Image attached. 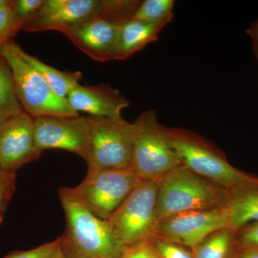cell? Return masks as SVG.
<instances>
[{
    "label": "cell",
    "mask_w": 258,
    "mask_h": 258,
    "mask_svg": "<svg viewBox=\"0 0 258 258\" xmlns=\"http://www.w3.org/2000/svg\"><path fill=\"white\" fill-rule=\"evenodd\" d=\"M58 195L66 215L60 237L64 258H120L125 246L108 222L93 215L74 187L60 188Z\"/></svg>",
    "instance_id": "1"
},
{
    "label": "cell",
    "mask_w": 258,
    "mask_h": 258,
    "mask_svg": "<svg viewBox=\"0 0 258 258\" xmlns=\"http://www.w3.org/2000/svg\"><path fill=\"white\" fill-rule=\"evenodd\" d=\"M230 197L228 190L179 164L159 180L158 221L185 212L225 208Z\"/></svg>",
    "instance_id": "2"
},
{
    "label": "cell",
    "mask_w": 258,
    "mask_h": 258,
    "mask_svg": "<svg viewBox=\"0 0 258 258\" xmlns=\"http://www.w3.org/2000/svg\"><path fill=\"white\" fill-rule=\"evenodd\" d=\"M171 144L181 165L195 174L232 191L258 183L249 175L231 165L213 144L191 131L168 128Z\"/></svg>",
    "instance_id": "3"
},
{
    "label": "cell",
    "mask_w": 258,
    "mask_h": 258,
    "mask_svg": "<svg viewBox=\"0 0 258 258\" xmlns=\"http://www.w3.org/2000/svg\"><path fill=\"white\" fill-rule=\"evenodd\" d=\"M138 5L137 0H45L40 11L22 30L61 32L97 18L122 23L133 18Z\"/></svg>",
    "instance_id": "4"
},
{
    "label": "cell",
    "mask_w": 258,
    "mask_h": 258,
    "mask_svg": "<svg viewBox=\"0 0 258 258\" xmlns=\"http://www.w3.org/2000/svg\"><path fill=\"white\" fill-rule=\"evenodd\" d=\"M133 127L132 168L142 180H160L179 165L168 128L158 120L157 112L147 110L136 118Z\"/></svg>",
    "instance_id": "5"
},
{
    "label": "cell",
    "mask_w": 258,
    "mask_h": 258,
    "mask_svg": "<svg viewBox=\"0 0 258 258\" xmlns=\"http://www.w3.org/2000/svg\"><path fill=\"white\" fill-rule=\"evenodd\" d=\"M14 40L0 43V54L8 62L14 79L15 91L23 111L32 118L78 116L67 98L52 92L41 75L18 53Z\"/></svg>",
    "instance_id": "6"
},
{
    "label": "cell",
    "mask_w": 258,
    "mask_h": 258,
    "mask_svg": "<svg viewBox=\"0 0 258 258\" xmlns=\"http://www.w3.org/2000/svg\"><path fill=\"white\" fill-rule=\"evenodd\" d=\"M159 180H140L124 202L106 221L125 246L152 238L158 225Z\"/></svg>",
    "instance_id": "7"
},
{
    "label": "cell",
    "mask_w": 258,
    "mask_h": 258,
    "mask_svg": "<svg viewBox=\"0 0 258 258\" xmlns=\"http://www.w3.org/2000/svg\"><path fill=\"white\" fill-rule=\"evenodd\" d=\"M91 136L88 171L132 166L133 127L122 118L86 116Z\"/></svg>",
    "instance_id": "8"
},
{
    "label": "cell",
    "mask_w": 258,
    "mask_h": 258,
    "mask_svg": "<svg viewBox=\"0 0 258 258\" xmlns=\"http://www.w3.org/2000/svg\"><path fill=\"white\" fill-rule=\"evenodd\" d=\"M142 180L132 169L88 171L75 192L93 215L108 220Z\"/></svg>",
    "instance_id": "9"
},
{
    "label": "cell",
    "mask_w": 258,
    "mask_h": 258,
    "mask_svg": "<svg viewBox=\"0 0 258 258\" xmlns=\"http://www.w3.org/2000/svg\"><path fill=\"white\" fill-rule=\"evenodd\" d=\"M229 227L225 208L178 214L158 222L153 237L184 246L192 250L207 237Z\"/></svg>",
    "instance_id": "10"
},
{
    "label": "cell",
    "mask_w": 258,
    "mask_h": 258,
    "mask_svg": "<svg viewBox=\"0 0 258 258\" xmlns=\"http://www.w3.org/2000/svg\"><path fill=\"white\" fill-rule=\"evenodd\" d=\"M37 149H61L74 153L88 163L91 136L85 116H42L33 118Z\"/></svg>",
    "instance_id": "11"
},
{
    "label": "cell",
    "mask_w": 258,
    "mask_h": 258,
    "mask_svg": "<svg viewBox=\"0 0 258 258\" xmlns=\"http://www.w3.org/2000/svg\"><path fill=\"white\" fill-rule=\"evenodd\" d=\"M34 133V120L22 111L0 123V166L15 172L40 158Z\"/></svg>",
    "instance_id": "12"
},
{
    "label": "cell",
    "mask_w": 258,
    "mask_h": 258,
    "mask_svg": "<svg viewBox=\"0 0 258 258\" xmlns=\"http://www.w3.org/2000/svg\"><path fill=\"white\" fill-rule=\"evenodd\" d=\"M120 24L105 18H97L64 30L73 44L98 62L115 60Z\"/></svg>",
    "instance_id": "13"
},
{
    "label": "cell",
    "mask_w": 258,
    "mask_h": 258,
    "mask_svg": "<svg viewBox=\"0 0 258 258\" xmlns=\"http://www.w3.org/2000/svg\"><path fill=\"white\" fill-rule=\"evenodd\" d=\"M75 111L88 113L89 116L122 118V111L130 101L120 91L109 85L75 86L67 97Z\"/></svg>",
    "instance_id": "14"
},
{
    "label": "cell",
    "mask_w": 258,
    "mask_h": 258,
    "mask_svg": "<svg viewBox=\"0 0 258 258\" xmlns=\"http://www.w3.org/2000/svg\"><path fill=\"white\" fill-rule=\"evenodd\" d=\"M170 23H148L132 18L120 24L115 60H127L149 44L157 41L163 29Z\"/></svg>",
    "instance_id": "15"
},
{
    "label": "cell",
    "mask_w": 258,
    "mask_h": 258,
    "mask_svg": "<svg viewBox=\"0 0 258 258\" xmlns=\"http://www.w3.org/2000/svg\"><path fill=\"white\" fill-rule=\"evenodd\" d=\"M225 208L229 227L232 230L237 231L248 224L258 222V183L230 191Z\"/></svg>",
    "instance_id": "16"
},
{
    "label": "cell",
    "mask_w": 258,
    "mask_h": 258,
    "mask_svg": "<svg viewBox=\"0 0 258 258\" xmlns=\"http://www.w3.org/2000/svg\"><path fill=\"white\" fill-rule=\"evenodd\" d=\"M17 49L20 55L41 75L52 92L60 98H67L70 91L79 85L82 79V74L80 71H59L49 64L44 63L37 57L29 55L20 45H18Z\"/></svg>",
    "instance_id": "17"
},
{
    "label": "cell",
    "mask_w": 258,
    "mask_h": 258,
    "mask_svg": "<svg viewBox=\"0 0 258 258\" xmlns=\"http://www.w3.org/2000/svg\"><path fill=\"white\" fill-rule=\"evenodd\" d=\"M235 244V231L223 229L212 234L193 249L194 257L230 258Z\"/></svg>",
    "instance_id": "18"
},
{
    "label": "cell",
    "mask_w": 258,
    "mask_h": 258,
    "mask_svg": "<svg viewBox=\"0 0 258 258\" xmlns=\"http://www.w3.org/2000/svg\"><path fill=\"white\" fill-rule=\"evenodd\" d=\"M22 111L11 69L0 54V123Z\"/></svg>",
    "instance_id": "19"
},
{
    "label": "cell",
    "mask_w": 258,
    "mask_h": 258,
    "mask_svg": "<svg viewBox=\"0 0 258 258\" xmlns=\"http://www.w3.org/2000/svg\"><path fill=\"white\" fill-rule=\"evenodd\" d=\"M174 7L173 0H144L141 2L133 18L148 23L171 22Z\"/></svg>",
    "instance_id": "20"
},
{
    "label": "cell",
    "mask_w": 258,
    "mask_h": 258,
    "mask_svg": "<svg viewBox=\"0 0 258 258\" xmlns=\"http://www.w3.org/2000/svg\"><path fill=\"white\" fill-rule=\"evenodd\" d=\"M4 258H64L60 237L32 249L15 251Z\"/></svg>",
    "instance_id": "21"
},
{
    "label": "cell",
    "mask_w": 258,
    "mask_h": 258,
    "mask_svg": "<svg viewBox=\"0 0 258 258\" xmlns=\"http://www.w3.org/2000/svg\"><path fill=\"white\" fill-rule=\"evenodd\" d=\"M120 258H161L153 237L127 244Z\"/></svg>",
    "instance_id": "22"
},
{
    "label": "cell",
    "mask_w": 258,
    "mask_h": 258,
    "mask_svg": "<svg viewBox=\"0 0 258 258\" xmlns=\"http://www.w3.org/2000/svg\"><path fill=\"white\" fill-rule=\"evenodd\" d=\"M11 5L0 10V43L13 40L18 32L22 30V25L13 14Z\"/></svg>",
    "instance_id": "23"
},
{
    "label": "cell",
    "mask_w": 258,
    "mask_h": 258,
    "mask_svg": "<svg viewBox=\"0 0 258 258\" xmlns=\"http://www.w3.org/2000/svg\"><path fill=\"white\" fill-rule=\"evenodd\" d=\"M45 0H13L11 8L22 28L41 9Z\"/></svg>",
    "instance_id": "24"
},
{
    "label": "cell",
    "mask_w": 258,
    "mask_h": 258,
    "mask_svg": "<svg viewBox=\"0 0 258 258\" xmlns=\"http://www.w3.org/2000/svg\"><path fill=\"white\" fill-rule=\"evenodd\" d=\"M15 185V172L4 171L0 176V224L3 222L6 209L14 195Z\"/></svg>",
    "instance_id": "25"
},
{
    "label": "cell",
    "mask_w": 258,
    "mask_h": 258,
    "mask_svg": "<svg viewBox=\"0 0 258 258\" xmlns=\"http://www.w3.org/2000/svg\"><path fill=\"white\" fill-rule=\"evenodd\" d=\"M153 240L161 258H195L187 247L157 237Z\"/></svg>",
    "instance_id": "26"
},
{
    "label": "cell",
    "mask_w": 258,
    "mask_h": 258,
    "mask_svg": "<svg viewBox=\"0 0 258 258\" xmlns=\"http://www.w3.org/2000/svg\"><path fill=\"white\" fill-rule=\"evenodd\" d=\"M235 244L239 248H258V222L248 224L235 231Z\"/></svg>",
    "instance_id": "27"
},
{
    "label": "cell",
    "mask_w": 258,
    "mask_h": 258,
    "mask_svg": "<svg viewBox=\"0 0 258 258\" xmlns=\"http://www.w3.org/2000/svg\"><path fill=\"white\" fill-rule=\"evenodd\" d=\"M246 33L252 40V46L258 47V19L247 29Z\"/></svg>",
    "instance_id": "28"
},
{
    "label": "cell",
    "mask_w": 258,
    "mask_h": 258,
    "mask_svg": "<svg viewBox=\"0 0 258 258\" xmlns=\"http://www.w3.org/2000/svg\"><path fill=\"white\" fill-rule=\"evenodd\" d=\"M240 249V252L236 258H258V248L244 247Z\"/></svg>",
    "instance_id": "29"
},
{
    "label": "cell",
    "mask_w": 258,
    "mask_h": 258,
    "mask_svg": "<svg viewBox=\"0 0 258 258\" xmlns=\"http://www.w3.org/2000/svg\"><path fill=\"white\" fill-rule=\"evenodd\" d=\"M11 4L12 1H10V0H0V10L8 8Z\"/></svg>",
    "instance_id": "30"
},
{
    "label": "cell",
    "mask_w": 258,
    "mask_h": 258,
    "mask_svg": "<svg viewBox=\"0 0 258 258\" xmlns=\"http://www.w3.org/2000/svg\"><path fill=\"white\" fill-rule=\"evenodd\" d=\"M252 51H253L254 55L258 62V47L252 46Z\"/></svg>",
    "instance_id": "31"
},
{
    "label": "cell",
    "mask_w": 258,
    "mask_h": 258,
    "mask_svg": "<svg viewBox=\"0 0 258 258\" xmlns=\"http://www.w3.org/2000/svg\"><path fill=\"white\" fill-rule=\"evenodd\" d=\"M5 171L3 170V169H2L1 166H0V176L2 175V174H3V172H4Z\"/></svg>",
    "instance_id": "32"
},
{
    "label": "cell",
    "mask_w": 258,
    "mask_h": 258,
    "mask_svg": "<svg viewBox=\"0 0 258 258\" xmlns=\"http://www.w3.org/2000/svg\"><path fill=\"white\" fill-rule=\"evenodd\" d=\"M92 258H97V257H92Z\"/></svg>",
    "instance_id": "33"
}]
</instances>
